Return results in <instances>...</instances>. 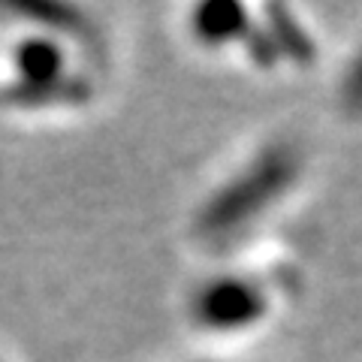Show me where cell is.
<instances>
[{
  "instance_id": "cell-1",
  "label": "cell",
  "mask_w": 362,
  "mask_h": 362,
  "mask_svg": "<svg viewBox=\"0 0 362 362\" xmlns=\"http://www.w3.org/2000/svg\"><path fill=\"white\" fill-rule=\"evenodd\" d=\"M296 178V160L287 148H275L259 154L257 160L235 175L218 197H214L199 218L202 233H230L242 223L254 221V214L269 209Z\"/></svg>"
},
{
  "instance_id": "cell-2",
  "label": "cell",
  "mask_w": 362,
  "mask_h": 362,
  "mask_svg": "<svg viewBox=\"0 0 362 362\" xmlns=\"http://www.w3.org/2000/svg\"><path fill=\"white\" fill-rule=\"evenodd\" d=\"M199 320L211 329H245L266 311V293L251 281L221 278L199 293Z\"/></svg>"
},
{
  "instance_id": "cell-3",
  "label": "cell",
  "mask_w": 362,
  "mask_h": 362,
  "mask_svg": "<svg viewBox=\"0 0 362 362\" xmlns=\"http://www.w3.org/2000/svg\"><path fill=\"white\" fill-rule=\"evenodd\" d=\"M16 64L21 76H25V90L37 94V90H54L61 78V66H64V54L58 52V45L49 40H28L16 49Z\"/></svg>"
},
{
  "instance_id": "cell-4",
  "label": "cell",
  "mask_w": 362,
  "mask_h": 362,
  "mask_svg": "<svg viewBox=\"0 0 362 362\" xmlns=\"http://www.w3.org/2000/svg\"><path fill=\"white\" fill-rule=\"evenodd\" d=\"M194 30L202 42L221 45L247 33V16L239 4H206L197 9Z\"/></svg>"
},
{
  "instance_id": "cell-5",
  "label": "cell",
  "mask_w": 362,
  "mask_h": 362,
  "mask_svg": "<svg viewBox=\"0 0 362 362\" xmlns=\"http://www.w3.org/2000/svg\"><path fill=\"white\" fill-rule=\"evenodd\" d=\"M269 16H272V33L269 40L275 42L278 52H287L290 58L296 61H311V42L308 37L296 28V21H293V16L287 13V9L281 6H269Z\"/></svg>"
},
{
  "instance_id": "cell-6",
  "label": "cell",
  "mask_w": 362,
  "mask_h": 362,
  "mask_svg": "<svg viewBox=\"0 0 362 362\" xmlns=\"http://www.w3.org/2000/svg\"><path fill=\"white\" fill-rule=\"evenodd\" d=\"M18 13H28V16H37L42 21H49L54 28H64V30H82V16L76 13L73 6H61V4H30V6H16Z\"/></svg>"
}]
</instances>
